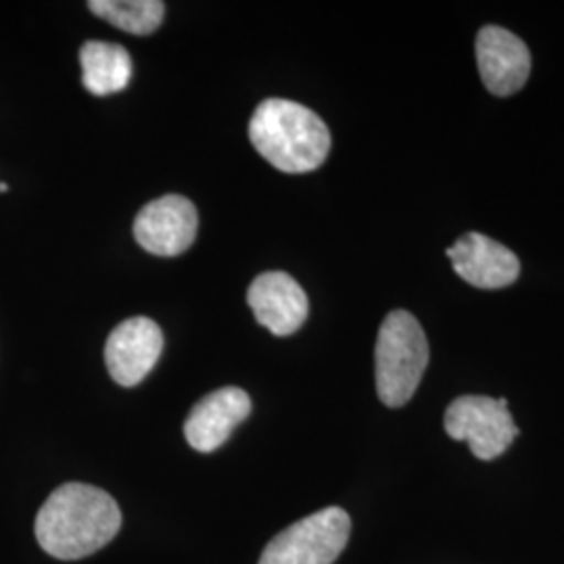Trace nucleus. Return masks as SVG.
<instances>
[{"label": "nucleus", "mask_w": 564, "mask_h": 564, "mask_svg": "<svg viewBox=\"0 0 564 564\" xmlns=\"http://www.w3.org/2000/svg\"><path fill=\"white\" fill-rule=\"evenodd\" d=\"M82 82L97 97L116 95L132 78V59L128 51L113 42L90 41L82 46Z\"/></svg>", "instance_id": "obj_12"}, {"label": "nucleus", "mask_w": 564, "mask_h": 564, "mask_svg": "<svg viewBox=\"0 0 564 564\" xmlns=\"http://www.w3.org/2000/svg\"><path fill=\"white\" fill-rule=\"evenodd\" d=\"M477 65L491 95L510 97L523 88L531 74V53L512 32L487 25L477 36Z\"/></svg>", "instance_id": "obj_8"}, {"label": "nucleus", "mask_w": 564, "mask_h": 564, "mask_svg": "<svg viewBox=\"0 0 564 564\" xmlns=\"http://www.w3.org/2000/svg\"><path fill=\"white\" fill-rule=\"evenodd\" d=\"M7 191V184H0V193H4Z\"/></svg>", "instance_id": "obj_14"}, {"label": "nucleus", "mask_w": 564, "mask_h": 564, "mask_svg": "<svg viewBox=\"0 0 564 564\" xmlns=\"http://www.w3.org/2000/svg\"><path fill=\"white\" fill-rule=\"evenodd\" d=\"M445 433L456 442L470 445V452L479 460H494L514 442L519 429L505 398L463 395L445 410Z\"/></svg>", "instance_id": "obj_5"}, {"label": "nucleus", "mask_w": 564, "mask_h": 564, "mask_svg": "<svg viewBox=\"0 0 564 564\" xmlns=\"http://www.w3.org/2000/svg\"><path fill=\"white\" fill-rule=\"evenodd\" d=\"M163 351V333L151 318L137 316L113 328L105 345V364L121 387H134L147 379Z\"/></svg>", "instance_id": "obj_7"}, {"label": "nucleus", "mask_w": 564, "mask_h": 564, "mask_svg": "<svg viewBox=\"0 0 564 564\" xmlns=\"http://www.w3.org/2000/svg\"><path fill=\"white\" fill-rule=\"evenodd\" d=\"M429 366V341L421 323L405 310H393L379 330L375 349L377 393L389 408H402L416 393Z\"/></svg>", "instance_id": "obj_3"}, {"label": "nucleus", "mask_w": 564, "mask_h": 564, "mask_svg": "<svg viewBox=\"0 0 564 564\" xmlns=\"http://www.w3.org/2000/svg\"><path fill=\"white\" fill-rule=\"evenodd\" d=\"M88 9L134 36L153 34L162 25L165 13L162 0H93Z\"/></svg>", "instance_id": "obj_13"}, {"label": "nucleus", "mask_w": 564, "mask_h": 564, "mask_svg": "<svg viewBox=\"0 0 564 564\" xmlns=\"http://www.w3.org/2000/svg\"><path fill=\"white\" fill-rule=\"evenodd\" d=\"M251 400L239 387H224L197 403L186 423V442L197 452H214L232 435V431L249 416Z\"/></svg>", "instance_id": "obj_11"}, {"label": "nucleus", "mask_w": 564, "mask_h": 564, "mask_svg": "<svg viewBox=\"0 0 564 564\" xmlns=\"http://www.w3.org/2000/svg\"><path fill=\"white\" fill-rule=\"evenodd\" d=\"M121 527L118 502L99 487L65 484L36 517V540L59 561H80L109 544Z\"/></svg>", "instance_id": "obj_1"}, {"label": "nucleus", "mask_w": 564, "mask_h": 564, "mask_svg": "<svg viewBox=\"0 0 564 564\" xmlns=\"http://www.w3.org/2000/svg\"><path fill=\"white\" fill-rule=\"evenodd\" d=\"M197 209L181 195H165L144 205L134 220V237L144 251L174 258L184 253L197 237Z\"/></svg>", "instance_id": "obj_6"}, {"label": "nucleus", "mask_w": 564, "mask_h": 564, "mask_svg": "<svg viewBox=\"0 0 564 564\" xmlns=\"http://www.w3.org/2000/svg\"><path fill=\"white\" fill-rule=\"evenodd\" d=\"M247 303L256 321L279 337L297 333L310 312L302 284L284 272L260 274L249 286Z\"/></svg>", "instance_id": "obj_9"}, {"label": "nucleus", "mask_w": 564, "mask_h": 564, "mask_svg": "<svg viewBox=\"0 0 564 564\" xmlns=\"http://www.w3.org/2000/svg\"><path fill=\"white\" fill-rule=\"evenodd\" d=\"M447 258L456 274L477 289H505L519 279V258L481 232H468L447 249Z\"/></svg>", "instance_id": "obj_10"}, {"label": "nucleus", "mask_w": 564, "mask_h": 564, "mask_svg": "<svg viewBox=\"0 0 564 564\" xmlns=\"http://www.w3.org/2000/svg\"><path fill=\"white\" fill-rule=\"evenodd\" d=\"M351 519L343 508H324L281 531L260 564H333L349 542Z\"/></svg>", "instance_id": "obj_4"}, {"label": "nucleus", "mask_w": 564, "mask_h": 564, "mask_svg": "<svg viewBox=\"0 0 564 564\" xmlns=\"http://www.w3.org/2000/svg\"><path fill=\"white\" fill-rule=\"evenodd\" d=\"M249 139L263 160L286 174H305L323 165L330 132L323 118L300 102L265 99L249 121Z\"/></svg>", "instance_id": "obj_2"}]
</instances>
